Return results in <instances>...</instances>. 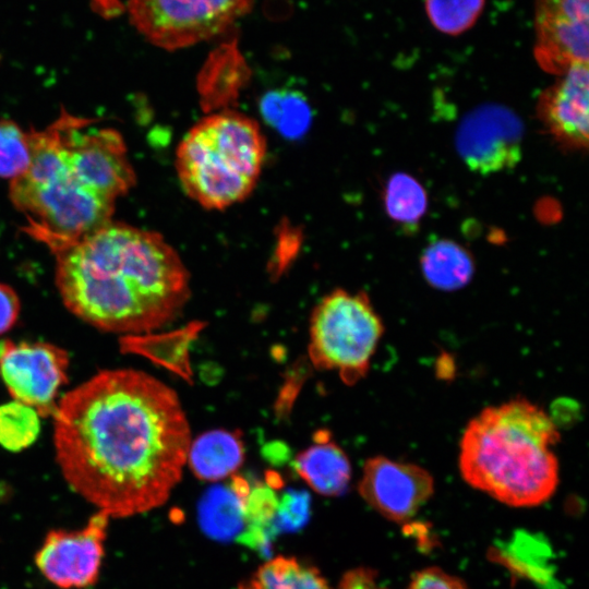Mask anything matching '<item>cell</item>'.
<instances>
[{
  "instance_id": "obj_3",
  "label": "cell",
  "mask_w": 589,
  "mask_h": 589,
  "mask_svg": "<svg viewBox=\"0 0 589 589\" xmlns=\"http://www.w3.org/2000/svg\"><path fill=\"white\" fill-rule=\"evenodd\" d=\"M560 441L553 419L525 398L488 407L469 421L459 444L464 480L501 503L532 507L558 484L552 447Z\"/></svg>"
},
{
  "instance_id": "obj_5",
  "label": "cell",
  "mask_w": 589,
  "mask_h": 589,
  "mask_svg": "<svg viewBox=\"0 0 589 589\" xmlns=\"http://www.w3.org/2000/svg\"><path fill=\"white\" fill-rule=\"evenodd\" d=\"M266 157L257 122L232 110L197 121L182 137L176 169L187 195L207 209H225L254 190Z\"/></svg>"
},
{
  "instance_id": "obj_10",
  "label": "cell",
  "mask_w": 589,
  "mask_h": 589,
  "mask_svg": "<svg viewBox=\"0 0 589 589\" xmlns=\"http://www.w3.org/2000/svg\"><path fill=\"white\" fill-rule=\"evenodd\" d=\"M110 516L97 510L79 529H50L36 551L40 574L59 589H86L100 575Z\"/></svg>"
},
{
  "instance_id": "obj_9",
  "label": "cell",
  "mask_w": 589,
  "mask_h": 589,
  "mask_svg": "<svg viewBox=\"0 0 589 589\" xmlns=\"http://www.w3.org/2000/svg\"><path fill=\"white\" fill-rule=\"evenodd\" d=\"M69 353L46 341L0 340V376L14 400L41 418L53 414L60 388L68 383Z\"/></svg>"
},
{
  "instance_id": "obj_20",
  "label": "cell",
  "mask_w": 589,
  "mask_h": 589,
  "mask_svg": "<svg viewBox=\"0 0 589 589\" xmlns=\"http://www.w3.org/2000/svg\"><path fill=\"white\" fill-rule=\"evenodd\" d=\"M421 268L431 286L443 291H454L470 281L474 262L460 244L452 240H436L424 249Z\"/></svg>"
},
{
  "instance_id": "obj_21",
  "label": "cell",
  "mask_w": 589,
  "mask_h": 589,
  "mask_svg": "<svg viewBox=\"0 0 589 589\" xmlns=\"http://www.w3.org/2000/svg\"><path fill=\"white\" fill-rule=\"evenodd\" d=\"M238 589H333L321 572L296 557L276 556L261 565Z\"/></svg>"
},
{
  "instance_id": "obj_31",
  "label": "cell",
  "mask_w": 589,
  "mask_h": 589,
  "mask_svg": "<svg viewBox=\"0 0 589 589\" xmlns=\"http://www.w3.org/2000/svg\"><path fill=\"white\" fill-rule=\"evenodd\" d=\"M337 589H388L376 579V573L371 568L358 567L347 572Z\"/></svg>"
},
{
  "instance_id": "obj_8",
  "label": "cell",
  "mask_w": 589,
  "mask_h": 589,
  "mask_svg": "<svg viewBox=\"0 0 589 589\" xmlns=\"http://www.w3.org/2000/svg\"><path fill=\"white\" fill-rule=\"evenodd\" d=\"M254 0H128L131 24L151 44L176 50L211 39L249 12Z\"/></svg>"
},
{
  "instance_id": "obj_29",
  "label": "cell",
  "mask_w": 589,
  "mask_h": 589,
  "mask_svg": "<svg viewBox=\"0 0 589 589\" xmlns=\"http://www.w3.org/2000/svg\"><path fill=\"white\" fill-rule=\"evenodd\" d=\"M408 589H468L466 585L455 576H452L438 567H426L417 572Z\"/></svg>"
},
{
  "instance_id": "obj_23",
  "label": "cell",
  "mask_w": 589,
  "mask_h": 589,
  "mask_svg": "<svg viewBox=\"0 0 589 589\" xmlns=\"http://www.w3.org/2000/svg\"><path fill=\"white\" fill-rule=\"evenodd\" d=\"M40 416L31 406L12 400L0 406V446L21 452L33 445L40 433Z\"/></svg>"
},
{
  "instance_id": "obj_17",
  "label": "cell",
  "mask_w": 589,
  "mask_h": 589,
  "mask_svg": "<svg viewBox=\"0 0 589 589\" xmlns=\"http://www.w3.org/2000/svg\"><path fill=\"white\" fill-rule=\"evenodd\" d=\"M203 326L204 323L196 321L181 329L163 334L124 335L119 338L120 351L145 357L190 382L189 346Z\"/></svg>"
},
{
  "instance_id": "obj_1",
  "label": "cell",
  "mask_w": 589,
  "mask_h": 589,
  "mask_svg": "<svg viewBox=\"0 0 589 589\" xmlns=\"http://www.w3.org/2000/svg\"><path fill=\"white\" fill-rule=\"evenodd\" d=\"M52 418L62 477L110 518L161 506L181 480L190 425L176 392L145 372L103 370L65 393Z\"/></svg>"
},
{
  "instance_id": "obj_28",
  "label": "cell",
  "mask_w": 589,
  "mask_h": 589,
  "mask_svg": "<svg viewBox=\"0 0 589 589\" xmlns=\"http://www.w3.org/2000/svg\"><path fill=\"white\" fill-rule=\"evenodd\" d=\"M589 22V0H536V24Z\"/></svg>"
},
{
  "instance_id": "obj_6",
  "label": "cell",
  "mask_w": 589,
  "mask_h": 589,
  "mask_svg": "<svg viewBox=\"0 0 589 589\" xmlns=\"http://www.w3.org/2000/svg\"><path fill=\"white\" fill-rule=\"evenodd\" d=\"M382 318L364 291L335 289L313 309L309 357L318 370H335L349 386L362 380L383 336Z\"/></svg>"
},
{
  "instance_id": "obj_7",
  "label": "cell",
  "mask_w": 589,
  "mask_h": 589,
  "mask_svg": "<svg viewBox=\"0 0 589 589\" xmlns=\"http://www.w3.org/2000/svg\"><path fill=\"white\" fill-rule=\"evenodd\" d=\"M91 119L64 109L52 122L71 175L92 193L113 202L136 182L122 135L112 128H91Z\"/></svg>"
},
{
  "instance_id": "obj_27",
  "label": "cell",
  "mask_w": 589,
  "mask_h": 589,
  "mask_svg": "<svg viewBox=\"0 0 589 589\" xmlns=\"http://www.w3.org/2000/svg\"><path fill=\"white\" fill-rule=\"evenodd\" d=\"M310 517V495L304 491H288L278 501L273 524L274 533L301 528Z\"/></svg>"
},
{
  "instance_id": "obj_19",
  "label": "cell",
  "mask_w": 589,
  "mask_h": 589,
  "mask_svg": "<svg viewBox=\"0 0 589 589\" xmlns=\"http://www.w3.org/2000/svg\"><path fill=\"white\" fill-rule=\"evenodd\" d=\"M248 480L235 476L229 483L209 489L200 507V524L204 531L219 540L239 538L244 528V503L250 491Z\"/></svg>"
},
{
  "instance_id": "obj_25",
  "label": "cell",
  "mask_w": 589,
  "mask_h": 589,
  "mask_svg": "<svg viewBox=\"0 0 589 589\" xmlns=\"http://www.w3.org/2000/svg\"><path fill=\"white\" fill-rule=\"evenodd\" d=\"M32 159L28 131L16 122L0 120V179L10 181L23 176Z\"/></svg>"
},
{
  "instance_id": "obj_22",
  "label": "cell",
  "mask_w": 589,
  "mask_h": 589,
  "mask_svg": "<svg viewBox=\"0 0 589 589\" xmlns=\"http://www.w3.org/2000/svg\"><path fill=\"white\" fill-rule=\"evenodd\" d=\"M384 204L388 216L407 230H413L425 214L426 193L413 177L397 172L385 187Z\"/></svg>"
},
{
  "instance_id": "obj_13",
  "label": "cell",
  "mask_w": 589,
  "mask_h": 589,
  "mask_svg": "<svg viewBox=\"0 0 589 589\" xmlns=\"http://www.w3.org/2000/svg\"><path fill=\"white\" fill-rule=\"evenodd\" d=\"M588 64H575L539 97L537 112L554 140L567 149L588 146Z\"/></svg>"
},
{
  "instance_id": "obj_12",
  "label": "cell",
  "mask_w": 589,
  "mask_h": 589,
  "mask_svg": "<svg viewBox=\"0 0 589 589\" xmlns=\"http://www.w3.org/2000/svg\"><path fill=\"white\" fill-rule=\"evenodd\" d=\"M358 490L383 517L401 524L429 501L434 492V480L426 469L416 464L375 456L364 462Z\"/></svg>"
},
{
  "instance_id": "obj_16",
  "label": "cell",
  "mask_w": 589,
  "mask_h": 589,
  "mask_svg": "<svg viewBox=\"0 0 589 589\" xmlns=\"http://www.w3.org/2000/svg\"><path fill=\"white\" fill-rule=\"evenodd\" d=\"M588 22L536 24L534 56L546 72L562 74L575 64H588Z\"/></svg>"
},
{
  "instance_id": "obj_15",
  "label": "cell",
  "mask_w": 589,
  "mask_h": 589,
  "mask_svg": "<svg viewBox=\"0 0 589 589\" xmlns=\"http://www.w3.org/2000/svg\"><path fill=\"white\" fill-rule=\"evenodd\" d=\"M491 555L493 561L542 589H562L551 561L553 551L544 537L518 530L512 539L494 546Z\"/></svg>"
},
{
  "instance_id": "obj_18",
  "label": "cell",
  "mask_w": 589,
  "mask_h": 589,
  "mask_svg": "<svg viewBox=\"0 0 589 589\" xmlns=\"http://www.w3.org/2000/svg\"><path fill=\"white\" fill-rule=\"evenodd\" d=\"M244 460V446L239 431L213 430L191 441L187 462L204 481H219L236 473Z\"/></svg>"
},
{
  "instance_id": "obj_11",
  "label": "cell",
  "mask_w": 589,
  "mask_h": 589,
  "mask_svg": "<svg viewBox=\"0 0 589 589\" xmlns=\"http://www.w3.org/2000/svg\"><path fill=\"white\" fill-rule=\"evenodd\" d=\"M522 123L512 110L486 104L460 122L456 146L467 167L488 175L515 167L521 157Z\"/></svg>"
},
{
  "instance_id": "obj_14",
  "label": "cell",
  "mask_w": 589,
  "mask_h": 589,
  "mask_svg": "<svg viewBox=\"0 0 589 589\" xmlns=\"http://www.w3.org/2000/svg\"><path fill=\"white\" fill-rule=\"evenodd\" d=\"M316 435L315 444L296 456L294 470L316 493L340 495L350 482V461L342 448L329 438L328 432Z\"/></svg>"
},
{
  "instance_id": "obj_30",
  "label": "cell",
  "mask_w": 589,
  "mask_h": 589,
  "mask_svg": "<svg viewBox=\"0 0 589 589\" xmlns=\"http://www.w3.org/2000/svg\"><path fill=\"white\" fill-rule=\"evenodd\" d=\"M21 302L15 290L0 283V336L9 332L16 323Z\"/></svg>"
},
{
  "instance_id": "obj_4",
  "label": "cell",
  "mask_w": 589,
  "mask_h": 589,
  "mask_svg": "<svg viewBox=\"0 0 589 589\" xmlns=\"http://www.w3.org/2000/svg\"><path fill=\"white\" fill-rule=\"evenodd\" d=\"M28 170L10 181L9 196L23 214V227L52 254L74 244L111 220L115 203L86 190L71 175L58 132L28 131Z\"/></svg>"
},
{
  "instance_id": "obj_26",
  "label": "cell",
  "mask_w": 589,
  "mask_h": 589,
  "mask_svg": "<svg viewBox=\"0 0 589 589\" xmlns=\"http://www.w3.org/2000/svg\"><path fill=\"white\" fill-rule=\"evenodd\" d=\"M434 27L449 35L469 29L480 16L484 0H424Z\"/></svg>"
},
{
  "instance_id": "obj_2",
  "label": "cell",
  "mask_w": 589,
  "mask_h": 589,
  "mask_svg": "<svg viewBox=\"0 0 589 589\" xmlns=\"http://www.w3.org/2000/svg\"><path fill=\"white\" fill-rule=\"evenodd\" d=\"M53 255L64 306L103 332L152 333L173 321L190 298L185 265L155 231L110 220Z\"/></svg>"
},
{
  "instance_id": "obj_24",
  "label": "cell",
  "mask_w": 589,
  "mask_h": 589,
  "mask_svg": "<svg viewBox=\"0 0 589 589\" xmlns=\"http://www.w3.org/2000/svg\"><path fill=\"white\" fill-rule=\"evenodd\" d=\"M262 112L271 124L288 136L303 133L310 122L309 107L294 92L267 94L262 101Z\"/></svg>"
}]
</instances>
